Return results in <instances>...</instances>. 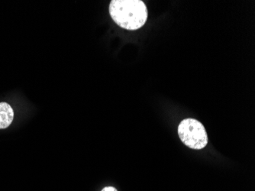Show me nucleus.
<instances>
[{"mask_svg": "<svg viewBox=\"0 0 255 191\" xmlns=\"http://www.w3.org/2000/svg\"><path fill=\"white\" fill-rule=\"evenodd\" d=\"M178 135L185 146L196 150L204 149L208 144V135L203 125L196 119H183L178 126Z\"/></svg>", "mask_w": 255, "mask_h": 191, "instance_id": "nucleus-2", "label": "nucleus"}, {"mask_svg": "<svg viewBox=\"0 0 255 191\" xmlns=\"http://www.w3.org/2000/svg\"><path fill=\"white\" fill-rule=\"evenodd\" d=\"M14 111L8 103H0V129H6L13 121Z\"/></svg>", "mask_w": 255, "mask_h": 191, "instance_id": "nucleus-3", "label": "nucleus"}, {"mask_svg": "<svg viewBox=\"0 0 255 191\" xmlns=\"http://www.w3.org/2000/svg\"><path fill=\"white\" fill-rule=\"evenodd\" d=\"M102 191H117L116 188H113V187H107V188H104Z\"/></svg>", "mask_w": 255, "mask_h": 191, "instance_id": "nucleus-4", "label": "nucleus"}, {"mask_svg": "<svg viewBox=\"0 0 255 191\" xmlns=\"http://www.w3.org/2000/svg\"><path fill=\"white\" fill-rule=\"evenodd\" d=\"M110 14L119 26L130 31L141 28L147 19V6L141 0H112Z\"/></svg>", "mask_w": 255, "mask_h": 191, "instance_id": "nucleus-1", "label": "nucleus"}]
</instances>
